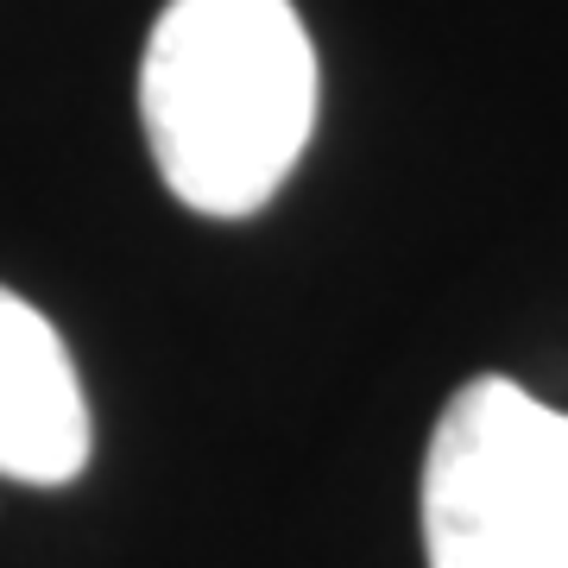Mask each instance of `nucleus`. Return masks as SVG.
Wrapping results in <instances>:
<instances>
[{
	"label": "nucleus",
	"instance_id": "1",
	"mask_svg": "<svg viewBox=\"0 0 568 568\" xmlns=\"http://www.w3.org/2000/svg\"><path fill=\"white\" fill-rule=\"evenodd\" d=\"M164 190L241 222L278 196L316 126V44L291 0H164L140 63Z\"/></svg>",
	"mask_w": 568,
	"mask_h": 568
},
{
	"label": "nucleus",
	"instance_id": "3",
	"mask_svg": "<svg viewBox=\"0 0 568 568\" xmlns=\"http://www.w3.org/2000/svg\"><path fill=\"white\" fill-rule=\"evenodd\" d=\"M89 467V398L77 361L39 310L0 284V474L63 487Z\"/></svg>",
	"mask_w": 568,
	"mask_h": 568
},
{
	"label": "nucleus",
	"instance_id": "2",
	"mask_svg": "<svg viewBox=\"0 0 568 568\" xmlns=\"http://www.w3.org/2000/svg\"><path fill=\"white\" fill-rule=\"evenodd\" d=\"M429 568H568V410L480 373L424 455Z\"/></svg>",
	"mask_w": 568,
	"mask_h": 568
}]
</instances>
